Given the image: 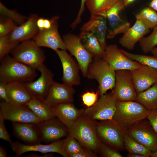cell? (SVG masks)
I'll return each mask as SVG.
<instances>
[{
	"label": "cell",
	"instance_id": "obj_38",
	"mask_svg": "<svg viewBox=\"0 0 157 157\" xmlns=\"http://www.w3.org/2000/svg\"><path fill=\"white\" fill-rule=\"evenodd\" d=\"M18 26L10 19L0 15V37L9 34Z\"/></svg>",
	"mask_w": 157,
	"mask_h": 157
},
{
	"label": "cell",
	"instance_id": "obj_12",
	"mask_svg": "<svg viewBox=\"0 0 157 157\" xmlns=\"http://www.w3.org/2000/svg\"><path fill=\"white\" fill-rule=\"evenodd\" d=\"M112 93L117 101H135L137 93L130 71L120 70L116 71L115 84Z\"/></svg>",
	"mask_w": 157,
	"mask_h": 157
},
{
	"label": "cell",
	"instance_id": "obj_3",
	"mask_svg": "<svg viewBox=\"0 0 157 157\" xmlns=\"http://www.w3.org/2000/svg\"><path fill=\"white\" fill-rule=\"evenodd\" d=\"M150 111L135 101L117 100L116 109L112 120L125 130L147 118Z\"/></svg>",
	"mask_w": 157,
	"mask_h": 157
},
{
	"label": "cell",
	"instance_id": "obj_42",
	"mask_svg": "<svg viewBox=\"0 0 157 157\" xmlns=\"http://www.w3.org/2000/svg\"><path fill=\"white\" fill-rule=\"evenodd\" d=\"M96 153L91 149L83 146L81 150L77 153L72 155L70 157H96Z\"/></svg>",
	"mask_w": 157,
	"mask_h": 157
},
{
	"label": "cell",
	"instance_id": "obj_34",
	"mask_svg": "<svg viewBox=\"0 0 157 157\" xmlns=\"http://www.w3.org/2000/svg\"><path fill=\"white\" fill-rule=\"evenodd\" d=\"M140 47L144 53L150 52L157 45V25L154 28L153 32L149 36L143 37L139 41Z\"/></svg>",
	"mask_w": 157,
	"mask_h": 157
},
{
	"label": "cell",
	"instance_id": "obj_37",
	"mask_svg": "<svg viewBox=\"0 0 157 157\" xmlns=\"http://www.w3.org/2000/svg\"><path fill=\"white\" fill-rule=\"evenodd\" d=\"M65 149L69 157L79 151L83 146L75 138L69 135L63 140Z\"/></svg>",
	"mask_w": 157,
	"mask_h": 157
},
{
	"label": "cell",
	"instance_id": "obj_33",
	"mask_svg": "<svg viewBox=\"0 0 157 157\" xmlns=\"http://www.w3.org/2000/svg\"><path fill=\"white\" fill-rule=\"evenodd\" d=\"M122 52L129 58L142 65H147L157 69V57L133 53L120 49Z\"/></svg>",
	"mask_w": 157,
	"mask_h": 157
},
{
	"label": "cell",
	"instance_id": "obj_50",
	"mask_svg": "<svg viewBox=\"0 0 157 157\" xmlns=\"http://www.w3.org/2000/svg\"><path fill=\"white\" fill-rule=\"evenodd\" d=\"M150 52L153 56L157 57V47H154Z\"/></svg>",
	"mask_w": 157,
	"mask_h": 157
},
{
	"label": "cell",
	"instance_id": "obj_28",
	"mask_svg": "<svg viewBox=\"0 0 157 157\" xmlns=\"http://www.w3.org/2000/svg\"><path fill=\"white\" fill-rule=\"evenodd\" d=\"M26 105L36 115L43 121L55 117L51 106L44 101L32 98Z\"/></svg>",
	"mask_w": 157,
	"mask_h": 157
},
{
	"label": "cell",
	"instance_id": "obj_9",
	"mask_svg": "<svg viewBox=\"0 0 157 157\" xmlns=\"http://www.w3.org/2000/svg\"><path fill=\"white\" fill-rule=\"evenodd\" d=\"M134 140L152 152L157 149V133L147 119H145L125 130Z\"/></svg>",
	"mask_w": 157,
	"mask_h": 157
},
{
	"label": "cell",
	"instance_id": "obj_45",
	"mask_svg": "<svg viewBox=\"0 0 157 157\" xmlns=\"http://www.w3.org/2000/svg\"><path fill=\"white\" fill-rule=\"evenodd\" d=\"M0 99L1 101L9 102L8 96L7 84L0 82Z\"/></svg>",
	"mask_w": 157,
	"mask_h": 157
},
{
	"label": "cell",
	"instance_id": "obj_36",
	"mask_svg": "<svg viewBox=\"0 0 157 157\" xmlns=\"http://www.w3.org/2000/svg\"><path fill=\"white\" fill-rule=\"evenodd\" d=\"M19 43L10 41L9 34L0 37V60L10 53Z\"/></svg>",
	"mask_w": 157,
	"mask_h": 157
},
{
	"label": "cell",
	"instance_id": "obj_32",
	"mask_svg": "<svg viewBox=\"0 0 157 157\" xmlns=\"http://www.w3.org/2000/svg\"><path fill=\"white\" fill-rule=\"evenodd\" d=\"M135 17L150 29L157 25V13L149 7L143 9L135 15Z\"/></svg>",
	"mask_w": 157,
	"mask_h": 157
},
{
	"label": "cell",
	"instance_id": "obj_14",
	"mask_svg": "<svg viewBox=\"0 0 157 157\" xmlns=\"http://www.w3.org/2000/svg\"><path fill=\"white\" fill-rule=\"evenodd\" d=\"M102 58L115 71L120 70L132 71L142 65L125 56L115 44L107 45L104 51Z\"/></svg>",
	"mask_w": 157,
	"mask_h": 157
},
{
	"label": "cell",
	"instance_id": "obj_51",
	"mask_svg": "<svg viewBox=\"0 0 157 157\" xmlns=\"http://www.w3.org/2000/svg\"><path fill=\"white\" fill-rule=\"evenodd\" d=\"M151 157H157V149L154 152H152Z\"/></svg>",
	"mask_w": 157,
	"mask_h": 157
},
{
	"label": "cell",
	"instance_id": "obj_7",
	"mask_svg": "<svg viewBox=\"0 0 157 157\" xmlns=\"http://www.w3.org/2000/svg\"><path fill=\"white\" fill-rule=\"evenodd\" d=\"M0 114L5 120H8L13 122L38 124L43 121L36 115L26 105H16L1 101Z\"/></svg>",
	"mask_w": 157,
	"mask_h": 157
},
{
	"label": "cell",
	"instance_id": "obj_40",
	"mask_svg": "<svg viewBox=\"0 0 157 157\" xmlns=\"http://www.w3.org/2000/svg\"><path fill=\"white\" fill-rule=\"evenodd\" d=\"M118 150L107 144L100 142L98 152L105 157H123Z\"/></svg>",
	"mask_w": 157,
	"mask_h": 157
},
{
	"label": "cell",
	"instance_id": "obj_27",
	"mask_svg": "<svg viewBox=\"0 0 157 157\" xmlns=\"http://www.w3.org/2000/svg\"><path fill=\"white\" fill-rule=\"evenodd\" d=\"M79 36L86 49L94 58H102L104 51L97 38L92 33L81 32Z\"/></svg>",
	"mask_w": 157,
	"mask_h": 157
},
{
	"label": "cell",
	"instance_id": "obj_22",
	"mask_svg": "<svg viewBox=\"0 0 157 157\" xmlns=\"http://www.w3.org/2000/svg\"><path fill=\"white\" fill-rule=\"evenodd\" d=\"M39 17L36 14L30 15L24 22L9 34L10 40L20 42L33 39L39 31L36 23Z\"/></svg>",
	"mask_w": 157,
	"mask_h": 157
},
{
	"label": "cell",
	"instance_id": "obj_49",
	"mask_svg": "<svg viewBox=\"0 0 157 157\" xmlns=\"http://www.w3.org/2000/svg\"><path fill=\"white\" fill-rule=\"evenodd\" d=\"M124 6L126 7L130 4H131L132 3L134 2L135 0H123Z\"/></svg>",
	"mask_w": 157,
	"mask_h": 157
},
{
	"label": "cell",
	"instance_id": "obj_21",
	"mask_svg": "<svg viewBox=\"0 0 157 157\" xmlns=\"http://www.w3.org/2000/svg\"><path fill=\"white\" fill-rule=\"evenodd\" d=\"M13 133L25 144H34L42 141L37 124L31 123L13 122Z\"/></svg>",
	"mask_w": 157,
	"mask_h": 157
},
{
	"label": "cell",
	"instance_id": "obj_17",
	"mask_svg": "<svg viewBox=\"0 0 157 157\" xmlns=\"http://www.w3.org/2000/svg\"><path fill=\"white\" fill-rule=\"evenodd\" d=\"M61 63L63 70L62 80L63 83L73 86L80 84L79 66L77 62L69 55L66 50L55 51Z\"/></svg>",
	"mask_w": 157,
	"mask_h": 157
},
{
	"label": "cell",
	"instance_id": "obj_47",
	"mask_svg": "<svg viewBox=\"0 0 157 157\" xmlns=\"http://www.w3.org/2000/svg\"><path fill=\"white\" fill-rule=\"evenodd\" d=\"M7 156V154L5 149L2 147H0V157H6Z\"/></svg>",
	"mask_w": 157,
	"mask_h": 157
},
{
	"label": "cell",
	"instance_id": "obj_44",
	"mask_svg": "<svg viewBox=\"0 0 157 157\" xmlns=\"http://www.w3.org/2000/svg\"><path fill=\"white\" fill-rule=\"evenodd\" d=\"M147 119L157 133V109L151 110Z\"/></svg>",
	"mask_w": 157,
	"mask_h": 157
},
{
	"label": "cell",
	"instance_id": "obj_5",
	"mask_svg": "<svg viewBox=\"0 0 157 157\" xmlns=\"http://www.w3.org/2000/svg\"><path fill=\"white\" fill-rule=\"evenodd\" d=\"M10 53L16 60L35 69L46 59L43 50L33 39L21 42Z\"/></svg>",
	"mask_w": 157,
	"mask_h": 157
},
{
	"label": "cell",
	"instance_id": "obj_20",
	"mask_svg": "<svg viewBox=\"0 0 157 157\" xmlns=\"http://www.w3.org/2000/svg\"><path fill=\"white\" fill-rule=\"evenodd\" d=\"M75 90L72 86L54 82L44 101L51 106L73 101Z\"/></svg>",
	"mask_w": 157,
	"mask_h": 157
},
{
	"label": "cell",
	"instance_id": "obj_18",
	"mask_svg": "<svg viewBox=\"0 0 157 157\" xmlns=\"http://www.w3.org/2000/svg\"><path fill=\"white\" fill-rule=\"evenodd\" d=\"M58 21L48 29L39 31L32 39L40 47H44L53 49L66 50L65 45L58 30Z\"/></svg>",
	"mask_w": 157,
	"mask_h": 157
},
{
	"label": "cell",
	"instance_id": "obj_35",
	"mask_svg": "<svg viewBox=\"0 0 157 157\" xmlns=\"http://www.w3.org/2000/svg\"><path fill=\"white\" fill-rule=\"evenodd\" d=\"M0 15L10 19L17 25L21 24L28 18V17L18 13L15 10L8 9L1 2H0Z\"/></svg>",
	"mask_w": 157,
	"mask_h": 157
},
{
	"label": "cell",
	"instance_id": "obj_24",
	"mask_svg": "<svg viewBox=\"0 0 157 157\" xmlns=\"http://www.w3.org/2000/svg\"><path fill=\"white\" fill-rule=\"evenodd\" d=\"M51 107L55 117L67 129L73 125L84 111V109H77L72 102L60 104Z\"/></svg>",
	"mask_w": 157,
	"mask_h": 157
},
{
	"label": "cell",
	"instance_id": "obj_8",
	"mask_svg": "<svg viewBox=\"0 0 157 157\" xmlns=\"http://www.w3.org/2000/svg\"><path fill=\"white\" fill-rule=\"evenodd\" d=\"M63 39L66 50L76 58L83 75L86 77L88 68L93 61V56L85 48L79 36L69 33L64 35Z\"/></svg>",
	"mask_w": 157,
	"mask_h": 157
},
{
	"label": "cell",
	"instance_id": "obj_41",
	"mask_svg": "<svg viewBox=\"0 0 157 157\" xmlns=\"http://www.w3.org/2000/svg\"><path fill=\"white\" fill-rule=\"evenodd\" d=\"M5 120L2 115L0 114V138L6 141L10 144L12 142L5 127L4 124Z\"/></svg>",
	"mask_w": 157,
	"mask_h": 157
},
{
	"label": "cell",
	"instance_id": "obj_43",
	"mask_svg": "<svg viewBox=\"0 0 157 157\" xmlns=\"http://www.w3.org/2000/svg\"><path fill=\"white\" fill-rule=\"evenodd\" d=\"M86 0H81V5L77 16L70 25V26L73 28H74L81 22V16L85 10V6Z\"/></svg>",
	"mask_w": 157,
	"mask_h": 157
},
{
	"label": "cell",
	"instance_id": "obj_13",
	"mask_svg": "<svg viewBox=\"0 0 157 157\" xmlns=\"http://www.w3.org/2000/svg\"><path fill=\"white\" fill-rule=\"evenodd\" d=\"M37 70L40 73V77L35 81L23 84L32 98L44 101L54 82L53 74L43 63L40 65Z\"/></svg>",
	"mask_w": 157,
	"mask_h": 157
},
{
	"label": "cell",
	"instance_id": "obj_39",
	"mask_svg": "<svg viewBox=\"0 0 157 157\" xmlns=\"http://www.w3.org/2000/svg\"><path fill=\"white\" fill-rule=\"evenodd\" d=\"M99 95V93L98 90L96 92L87 91L81 96L83 104L88 108L92 106L98 101Z\"/></svg>",
	"mask_w": 157,
	"mask_h": 157
},
{
	"label": "cell",
	"instance_id": "obj_25",
	"mask_svg": "<svg viewBox=\"0 0 157 157\" xmlns=\"http://www.w3.org/2000/svg\"><path fill=\"white\" fill-rule=\"evenodd\" d=\"M149 31L150 29L143 23L136 20L133 25L120 38L119 43L129 50H133L137 42Z\"/></svg>",
	"mask_w": 157,
	"mask_h": 157
},
{
	"label": "cell",
	"instance_id": "obj_30",
	"mask_svg": "<svg viewBox=\"0 0 157 157\" xmlns=\"http://www.w3.org/2000/svg\"><path fill=\"white\" fill-rule=\"evenodd\" d=\"M120 0H86L85 4L91 15L105 16L106 12Z\"/></svg>",
	"mask_w": 157,
	"mask_h": 157
},
{
	"label": "cell",
	"instance_id": "obj_15",
	"mask_svg": "<svg viewBox=\"0 0 157 157\" xmlns=\"http://www.w3.org/2000/svg\"><path fill=\"white\" fill-rule=\"evenodd\" d=\"M15 156L19 157L23 154L29 151H37L43 154L56 153L64 157H69L66 151L63 144V140L60 139L47 144L40 143L34 144H23L19 142L10 144Z\"/></svg>",
	"mask_w": 157,
	"mask_h": 157
},
{
	"label": "cell",
	"instance_id": "obj_16",
	"mask_svg": "<svg viewBox=\"0 0 157 157\" xmlns=\"http://www.w3.org/2000/svg\"><path fill=\"white\" fill-rule=\"evenodd\" d=\"M56 117L37 124L41 139L49 144L69 135L68 129Z\"/></svg>",
	"mask_w": 157,
	"mask_h": 157
},
{
	"label": "cell",
	"instance_id": "obj_31",
	"mask_svg": "<svg viewBox=\"0 0 157 157\" xmlns=\"http://www.w3.org/2000/svg\"><path fill=\"white\" fill-rule=\"evenodd\" d=\"M124 145L129 153L141 154L144 157L151 156L152 151L131 138L126 132L124 135Z\"/></svg>",
	"mask_w": 157,
	"mask_h": 157
},
{
	"label": "cell",
	"instance_id": "obj_19",
	"mask_svg": "<svg viewBox=\"0 0 157 157\" xmlns=\"http://www.w3.org/2000/svg\"><path fill=\"white\" fill-rule=\"evenodd\" d=\"M131 71L137 94L147 90L157 82V69L142 65Z\"/></svg>",
	"mask_w": 157,
	"mask_h": 157
},
{
	"label": "cell",
	"instance_id": "obj_10",
	"mask_svg": "<svg viewBox=\"0 0 157 157\" xmlns=\"http://www.w3.org/2000/svg\"><path fill=\"white\" fill-rule=\"evenodd\" d=\"M117 100L112 92L100 96L92 106L84 109V113L96 121L112 120L116 109Z\"/></svg>",
	"mask_w": 157,
	"mask_h": 157
},
{
	"label": "cell",
	"instance_id": "obj_1",
	"mask_svg": "<svg viewBox=\"0 0 157 157\" xmlns=\"http://www.w3.org/2000/svg\"><path fill=\"white\" fill-rule=\"evenodd\" d=\"M0 82L23 83L32 81L37 76L35 69L13 58L8 55L0 61Z\"/></svg>",
	"mask_w": 157,
	"mask_h": 157
},
{
	"label": "cell",
	"instance_id": "obj_2",
	"mask_svg": "<svg viewBox=\"0 0 157 157\" xmlns=\"http://www.w3.org/2000/svg\"><path fill=\"white\" fill-rule=\"evenodd\" d=\"M98 121L89 118L84 113L68 129L69 135L75 138L83 147L97 153L101 142L97 133Z\"/></svg>",
	"mask_w": 157,
	"mask_h": 157
},
{
	"label": "cell",
	"instance_id": "obj_26",
	"mask_svg": "<svg viewBox=\"0 0 157 157\" xmlns=\"http://www.w3.org/2000/svg\"><path fill=\"white\" fill-rule=\"evenodd\" d=\"M7 90L9 102L19 105H25L32 97L23 83L13 82L7 84Z\"/></svg>",
	"mask_w": 157,
	"mask_h": 157
},
{
	"label": "cell",
	"instance_id": "obj_6",
	"mask_svg": "<svg viewBox=\"0 0 157 157\" xmlns=\"http://www.w3.org/2000/svg\"><path fill=\"white\" fill-rule=\"evenodd\" d=\"M96 132L101 142L119 151L124 149L125 130L112 120L97 121Z\"/></svg>",
	"mask_w": 157,
	"mask_h": 157
},
{
	"label": "cell",
	"instance_id": "obj_48",
	"mask_svg": "<svg viewBox=\"0 0 157 157\" xmlns=\"http://www.w3.org/2000/svg\"><path fill=\"white\" fill-rule=\"evenodd\" d=\"M128 157H144L142 155L134 153H129L127 156Z\"/></svg>",
	"mask_w": 157,
	"mask_h": 157
},
{
	"label": "cell",
	"instance_id": "obj_4",
	"mask_svg": "<svg viewBox=\"0 0 157 157\" xmlns=\"http://www.w3.org/2000/svg\"><path fill=\"white\" fill-rule=\"evenodd\" d=\"M115 74L116 71L103 59L93 58L88 66L86 77L97 81L101 96L108 90H113L115 84Z\"/></svg>",
	"mask_w": 157,
	"mask_h": 157
},
{
	"label": "cell",
	"instance_id": "obj_29",
	"mask_svg": "<svg viewBox=\"0 0 157 157\" xmlns=\"http://www.w3.org/2000/svg\"><path fill=\"white\" fill-rule=\"evenodd\" d=\"M135 101L148 110L157 109V82L147 90L138 93Z\"/></svg>",
	"mask_w": 157,
	"mask_h": 157
},
{
	"label": "cell",
	"instance_id": "obj_11",
	"mask_svg": "<svg viewBox=\"0 0 157 157\" xmlns=\"http://www.w3.org/2000/svg\"><path fill=\"white\" fill-rule=\"evenodd\" d=\"M125 7L123 0H120L106 12L108 39H113L118 34H124L131 27L130 22L122 14Z\"/></svg>",
	"mask_w": 157,
	"mask_h": 157
},
{
	"label": "cell",
	"instance_id": "obj_23",
	"mask_svg": "<svg viewBox=\"0 0 157 157\" xmlns=\"http://www.w3.org/2000/svg\"><path fill=\"white\" fill-rule=\"evenodd\" d=\"M107 29L105 16L91 15L89 20L82 26L81 31L93 33L98 39L102 49L104 51L108 45L106 40Z\"/></svg>",
	"mask_w": 157,
	"mask_h": 157
},
{
	"label": "cell",
	"instance_id": "obj_46",
	"mask_svg": "<svg viewBox=\"0 0 157 157\" xmlns=\"http://www.w3.org/2000/svg\"><path fill=\"white\" fill-rule=\"evenodd\" d=\"M149 6L155 11H157V0H152L150 3Z\"/></svg>",
	"mask_w": 157,
	"mask_h": 157
}]
</instances>
